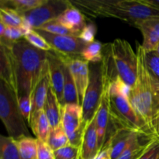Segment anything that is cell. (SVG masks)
<instances>
[{
  "label": "cell",
  "mask_w": 159,
  "mask_h": 159,
  "mask_svg": "<svg viewBox=\"0 0 159 159\" xmlns=\"http://www.w3.org/2000/svg\"><path fill=\"white\" fill-rule=\"evenodd\" d=\"M134 132L128 129H117L112 134L107 141L110 144L112 159H117L122 155Z\"/></svg>",
  "instance_id": "cell-20"
},
{
  "label": "cell",
  "mask_w": 159,
  "mask_h": 159,
  "mask_svg": "<svg viewBox=\"0 0 159 159\" xmlns=\"http://www.w3.org/2000/svg\"><path fill=\"white\" fill-rule=\"evenodd\" d=\"M94 159H112L111 150H110V146L109 143H107L104 145L102 150L99 151Z\"/></svg>",
  "instance_id": "cell-39"
},
{
  "label": "cell",
  "mask_w": 159,
  "mask_h": 159,
  "mask_svg": "<svg viewBox=\"0 0 159 159\" xmlns=\"http://www.w3.org/2000/svg\"><path fill=\"white\" fill-rule=\"evenodd\" d=\"M56 20L72 31L78 37H79L80 33L87 24L83 13L78 8L71 5V6L59 16Z\"/></svg>",
  "instance_id": "cell-18"
},
{
  "label": "cell",
  "mask_w": 159,
  "mask_h": 159,
  "mask_svg": "<svg viewBox=\"0 0 159 159\" xmlns=\"http://www.w3.org/2000/svg\"><path fill=\"white\" fill-rule=\"evenodd\" d=\"M142 55L144 65L151 78L152 80L159 83V55L156 51H145L143 48Z\"/></svg>",
  "instance_id": "cell-28"
},
{
  "label": "cell",
  "mask_w": 159,
  "mask_h": 159,
  "mask_svg": "<svg viewBox=\"0 0 159 159\" xmlns=\"http://www.w3.org/2000/svg\"><path fill=\"white\" fill-rule=\"evenodd\" d=\"M61 105L51 85L48 89V96H47L43 110L48 116L51 128L57 127L61 124Z\"/></svg>",
  "instance_id": "cell-21"
},
{
  "label": "cell",
  "mask_w": 159,
  "mask_h": 159,
  "mask_svg": "<svg viewBox=\"0 0 159 159\" xmlns=\"http://www.w3.org/2000/svg\"><path fill=\"white\" fill-rule=\"evenodd\" d=\"M47 143L54 150V152L69 144L68 135L61 124L51 129Z\"/></svg>",
  "instance_id": "cell-27"
},
{
  "label": "cell",
  "mask_w": 159,
  "mask_h": 159,
  "mask_svg": "<svg viewBox=\"0 0 159 159\" xmlns=\"http://www.w3.org/2000/svg\"><path fill=\"white\" fill-rule=\"evenodd\" d=\"M22 159H37V139L23 137L16 140Z\"/></svg>",
  "instance_id": "cell-26"
},
{
  "label": "cell",
  "mask_w": 159,
  "mask_h": 159,
  "mask_svg": "<svg viewBox=\"0 0 159 159\" xmlns=\"http://www.w3.org/2000/svg\"><path fill=\"white\" fill-rule=\"evenodd\" d=\"M0 23L8 27H20L23 24L22 16L16 11L6 7H0Z\"/></svg>",
  "instance_id": "cell-30"
},
{
  "label": "cell",
  "mask_w": 159,
  "mask_h": 159,
  "mask_svg": "<svg viewBox=\"0 0 159 159\" xmlns=\"http://www.w3.org/2000/svg\"><path fill=\"white\" fill-rule=\"evenodd\" d=\"M0 159H22L16 141L11 137L0 138Z\"/></svg>",
  "instance_id": "cell-25"
},
{
  "label": "cell",
  "mask_w": 159,
  "mask_h": 159,
  "mask_svg": "<svg viewBox=\"0 0 159 159\" xmlns=\"http://www.w3.org/2000/svg\"><path fill=\"white\" fill-rule=\"evenodd\" d=\"M96 26L93 23H88L79 34V37L87 43L95 41V36L96 34Z\"/></svg>",
  "instance_id": "cell-38"
},
{
  "label": "cell",
  "mask_w": 159,
  "mask_h": 159,
  "mask_svg": "<svg viewBox=\"0 0 159 159\" xmlns=\"http://www.w3.org/2000/svg\"><path fill=\"white\" fill-rule=\"evenodd\" d=\"M0 78L16 92L14 65L10 48L0 44Z\"/></svg>",
  "instance_id": "cell-19"
},
{
  "label": "cell",
  "mask_w": 159,
  "mask_h": 159,
  "mask_svg": "<svg viewBox=\"0 0 159 159\" xmlns=\"http://www.w3.org/2000/svg\"><path fill=\"white\" fill-rule=\"evenodd\" d=\"M18 105L20 110L21 111L22 115L27 124H29L30 119L31 111H32V99L31 96H21L17 97Z\"/></svg>",
  "instance_id": "cell-35"
},
{
  "label": "cell",
  "mask_w": 159,
  "mask_h": 159,
  "mask_svg": "<svg viewBox=\"0 0 159 159\" xmlns=\"http://www.w3.org/2000/svg\"><path fill=\"white\" fill-rule=\"evenodd\" d=\"M102 50L103 46L102 43L98 40H95L92 43H87L82 51L81 56L89 63H99L102 61L103 58Z\"/></svg>",
  "instance_id": "cell-29"
},
{
  "label": "cell",
  "mask_w": 159,
  "mask_h": 159,
  "mask_svg": "<svg viewBox=\"0 0 159 159\" xmlns=\"http://www.w3.org/2000/svg\"><path fill=\"white\" fill-rule=\"evenodd\" d=\"M24 39L26 41L29 42L32 46L35 47L36 48H37L39 50L47 51V52L53 50L51 45L48 43V41L38 32H37L35 30H30L25 35Z\"/></svg>",
  "instance_id": "cell-31"
},
{
  "label": "cell",
  "mask_w": 159,
  "mask_h": 159,
  "mask_svg": "<svg viewBox=\"0 0 159 159\" xmlns=\"http://www.w3.org/2000/svg\"><path fill=\"white\" fill-rule=\"evenodd\" d=\"M152 127L158 120H159V83L152 79Z\"/></svg>",
  "instance_id": "cell-34"
},
{
  "label": "cell",
  "mask_w": 159,
  "mask_h": 159,
  "mask_svg": "<svg viewBox=\"0 0 159 159\" xmlns=\"http://www.w3.org/2000/svg\"><path fill=\"white\" fill-rule=\"evenodd\" d=\"M146 3L159 9V0H144Z\"/></svg>",
  "instance_id": "cell-40"
},
{
  "label": "cell",
  "mask_w": 159,
  "mask_h": 159,
  "mask_svg": "<svg viewBox=\"0 0 159 159\" xmlns=\"http://www.w3.org/2000/svg\"><path fill=\"white\" fill-rule=\"evenodd\" d=\"M62 65H63V71L64 77H65V82H64V93H63V102L62 105L68 103H78L79 104V95H78L77 88L74 82L72 75L71 74L68 65L61 60Z\"/></svg>",
  "instance_id": "cell-23"
},
{
  "label": "cell",
  "mask_w": 159,
  "mask_h": 159,
  "mask_svg": "<svg viewBox=\"0 0 159 159\" xmlns=\"http://www.w3.org/2000/svg\"><path fill=\"white\" fill-rule=\"evenodd\" d=\"M153 130L154 133L156 134H159V120H158L155 123V124H154Z\"/></svg>",
  "instance_id": "cell-41"
},
{
  "label": "cell",
  "mask_w": 159,
  "mask_h": 159,
  "mask_svg": "<svg viewBox=\"0 0 159 159\" xmlns=\"http://www.w3.org/2000/svg\"><path fill=\"white\" fill-rule=\"evenodd\" d=\"M69 0H46L43 4L22 14L23 26L28 30H36L44 23L56 20L69 6Z\"/></svg>",
  "instance_id": "cell-8"
},
{
  "label": "cell",
  "mask_w": 159,
  "mask_h": 159,
  "mask_svg": "<svg viewBox=\"0 0 159 159\" xmlns=\"http://www.w3.org/2000/svg\"><path fill=\"white\" fill-rule=\"evenodd\" d=\"M103 91L102 63H89V81L82 104L83 123L86 125L96 116Z\"/></svg>",
  "instance_id": "cell-7"
},
{
  "label": "cell",
  "mask_w": 159,
  "mask_h": 159,
  "mask_svg": "<svg viewBox=\"0 0 159 159\" xmlns=\"http://www.w3.org/2000/svg\"><path fill=\"white\" fill-rule=\"evenodd\" d=\"M37 159H55L54 152L49 144L37 139Z\"/></svg>",
  "instance_id": "cell-37"
},
{
  "label": "cell",
  "mask_w": 159,
  "mask_h": 159,
  "mask_svg": "<svg viewBox=\"0 0 159 159\" xmlns=\"http://www.w3.org/2000/svg\"><path fill=\"white\" fill-rule=\"evenodd\" d=\"M109 85L110 99V121L117 129H128L134 131L154 134L132 107L129 101L131 87L124 82L120 78Z\"/></svg>",
  "instance_id": "cell-3"
},
{
  "label": "cell",
  "mask_w": 159,
  "mask_h": 159,
  "mask_svg": "<svg viewBox=\"0 0 159 159\" xmlns=\"http://www.w3.org/2000/svg\"><path fill=\"white\" fill-rule=\"evenodd\" d=\"M134 26L141 30L143 35V49L145 51H155L159 43V17L140 21Z\"/></svg>",
  "instance_id": "cell-14"
},
{
  "label": "cell",
  "mask_w": 159,
  "mask_h": 159,
  "mask_svg": "<svg viewBox=\"0 0 159 159\" xmlns=\"http://www.w3.org/2000/svg\"><path fill=\"white\" fill-rule=\"evenodd\" d=\"M103 53L112 69L130 87L135 84L138 74V57L127 40L116 39L103 47Z\"/></svg>",
  "instance_id": "cell-4"
},
{
  "label": "cell",
  "mask_w": 159,
  "mask_h": 159,
  "mask_svg": "<svg viewBox=\"0 0 159 159\" xmlns=\"http://www.w3.org/2000/svg\"><path fill=\"white\" fill-rule=\"evenodd\" d=\"M55 159H79V148L68 144L57 151H54Z\"/></svg>",
  "instance_id": "cell-33"
},
{
  "label": "cell",
  "mask_w": 159,
  "mask_h": 159,
  "mask_svg": "<svg viewBox=\"0 0 159 159\" xmlns=\"http://www.w3.org/2000/svg\"><path fill=\"white\" fill-rule=\"evenodd\" d=\"M46 0H1L0 7H6L16 11L20 15L41 6Z\"/></svg>",
  "instance_id": "cell-24"
},
{
  "label": "cell",
  "mask_w": 159,
  "mask_h": 159,
  "mask_svg": "<svg viewBox=\"0 0 159 159\" xmlns=\"http://www.w3.org/2000/svg\"><path fill=\"white\" fill-rule=\"evenodd\" d=\"M137 54L138 57V74L136 82L130 89L129 101L140 119L154 133L152 117V78L144 65L141 45L137 44Z\"/></svg>",
  "instance_id": "cell-5"
},
{
  "label": "cell",
  "mask_w": 159,
  "mask_h": 159,
  "mask_svg": "<svg viewBox=\"0 0 159 159\" xmlns=\"http://www.w3.org/2000/svg\"><path fill=\"white\" fill-rule=\"evenodd\" d=\"M81 12L91 16L112 17L134 26L142 20L159 17V9L144 0H69Z\"/></svg>",
  "instance_id": "cell-2"
},
{
  "label": "cell",
  "mask_w": 159,
  "mask_h": 159,
  "mask_svg": "<svg viewBox=\"0 0 159 159\" xmlns=\"http://www.w3.org/2000/svg\"><path fill=\"white\" fill-rule=\"evenodd\" d=\"M138 159H159V134H155L151 144Z\"/></svg>",
  "instance_id": "cell-36"
},
{
  "label": "cell",
  "mask_w": 159,
  "mask_h": 159,
  "mask_svg": "<svg viewBox=\"0 0 159 159\" xmlns=\"http://www.w3.org/2000/svg\"><path fill=\"white\" fill-rule=\"evenodd\" d=\"M61 124L68 135L69 144L80 148L86 124L83 123L82 107L78 103H68L61 108Z\"/></svg>",
  "instance_id": "cell-9"
},
{
  "label": "cell",
  "mask_w": 159,
  "mask_h": 159,
  "mask_svg": "<svg viewBox=\"0 0 159 159\" xmlns=\"http://www.w3.org/2000/svg\"><path fill=\"white\" fill-rule=\"evenodd\" d=\"M0 118L9 137L15 140L30 137L26 120L19 107L16 93L2 80H0Z\"/></svg>",
  "instance_id": "cell-6"
},
{
  "label": "cell",
  "mask_w": 159,
  "mask_h": 159,
  "mask_svg": "<svg viewBox=\"0 0 159 159\" xmlns=\"http://www.w3.org/2000/svg\"><path fill=\"white\" fill-rule=\"evenodd\" d=\"M155 51H156L157 54H158V55H159V43L158 44V46H157L156 49H155Z\"/></svg>",
  "instance_id": "cell-42"
},
{
  "label": "cell",
  "mask_w": 159,
  "mask_h": 159,
  "mask_svg": "<svg viewBox=\"0 0 159 159\" xmlns=\"http://www.w3.org/2000/svg\"><path fill=\"white\" fill-rule=\"evenodd\" d=\"M99 152L96 118L94 117L89 124H87L84 130L82 143L79 148V159H94Z\"/></svg>",
  "instance_id": "cell-16"
},
{
  "label": "cell",
  "mask_w": 159,
  "mask_h": 159,
  "mask_svg": "<svg viewBox=\"0 0 159 159\" xmlns=\"http://www.w3.org/2000/svg\"><path fill=\"white\" fill-rule=\"evenodd\" d=\"M36 30H43L45 32L50 33V34H57V35L76 36L72 31H71L68 28L64 26L61 23H60L56 20H51V21L48 22V23H44L43 26H41L40 28Z\"/></svg>",
  "instance_id": "cell-32"
},
{
  "label": "cell",
  "mask_w": 159,
  "mask_h": 159,
  "mask_svg": "<svg viewBox=\"0 0 159 159\" xmlns=\"http://www.w3.org/2000/svg\"><path fill=\"white\" fill-rule=\"evenodd\" d=\"M48 63L51 85L61 105L63 102L64 82H65L63 65L59 56L53 50L48 52Z\"/></svg>",
  "instance_id": "cell-13"
},
{
  "label": "cell",
  "mask_w": 159,
  "mask_h": 159,
  "mask_svg": "<svg viewBox=\"0 0 159 159\" xmlns=\"http://www.w3.org/2000/svg\"><path fill=\"white\" fill-rule=\"evenodd\" d=\"M50 86H51V79H50L49 68H48V66L45 68L44 71H43L41 77H40V81L37 83V86H36L35 89L34 90L32 96H31L32 111H31L30 121L40 110L44 109L48 89H49Z\"/></svg>",
  "instance_id": "cell-17"
},
{
  "label": "cell",
  "mask_w": 159,
  "mask_h": 159,
  "mask_svg": "<svg viewBox=\"0 0 159 159\" xmlns=\"http://www.w3.org/2000/svg\"><path fill=\"white\" fill-rule=\"evenodd\" d=\"M56 53L69 68L77 88L79 104L82 106L89 81V63L84 60L81 55L69 56Z\"/></svg>",
  "instance_id": "cell-10"
},
{
  "label": "cell",
  "mask_w": 159,
  "mask_h": 159,
  "mask_svg": "<svg viewBox=\"0 0 159 159\" xmlns=\"http://www.w3.org/2000/svg\"><path fill=\"white\" fill-rule=\"evenodd\" d=\"M155 134L135 131L124 152L117 159H138L151 144Z\"/></svg>",
  "instance_id": "cell-15"
},
{
  "label": "cell",
  "mask_w": 159,
  "mask_h": 159,
  "mask_svg": "<svg viewBox=\"0 0 159 159\" xmlns=\"http://www.w3.org/2000/svg\"><path fill=\"white\" fill-rule=\"evenodd\" d=\"M110 99H109V85L104 83V91L96 116V133L98 138V146L99 151L102 150L107 141L108 126L110 124Z\"/></svg>",
  "instance_id": "cell-12"
},
{
  "label": "cell",
  "mask_w": 159,
  "mask_h": 159,
  "mask_svg": "<svg viewBox=\"0 0 159 159\" xmlns=\"http://www.w3.org/2000/svg\"><path fill=\"white\" fill-rule=\"evenodd\" d=\"M28 125L39 141L47 142L51 131V126L44 110H41L30 120Z\"/></svg>",
  "instance_id": "cell-22"
},
{
  "label": "cell",
  "mask_w": 159,
  "mask_h": 159,
  "mask_svg": "<svg viewBox=\"0 0 159 159\" xmlns=\"http://www.w3.org/2000/svg\"><path fill=\"white\" fill-rule=\"evenodd\" d=\"M10 48L16 79V96H32L48 66V52L32 46L24 38Z\"/></svg>",
  "instance_id": "cell-1"
},
{
  "label": "cell",
  "mask_w": 159,
  "mask_h": 159,
  "mask_svg": "<svg viewBox=\"0 0 159 159\" xmlns=\"http://www.w3.org/2000/svg\"><path fill=\"white\" fill-rule=\"evenodd\" d=\"M48 43L51 45L53 51L65 55H81L87 43L77 36L57 35L45 32L40 30H35Z\"/></svg>",
  "instance_id": "cell-11"
}]
</instances>
